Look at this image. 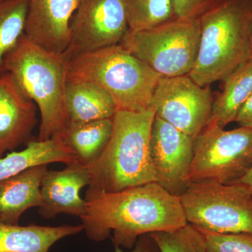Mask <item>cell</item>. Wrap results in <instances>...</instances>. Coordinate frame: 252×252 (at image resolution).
<instances>
[{
  "mask_svg": "<svg viewBox=\"0 0 252 252\" xmlns=\"http://www.w3.org/2000/svg\"><path fill=\"white\" fill-rule=\"evenodd\" d=\"M86 213L81 219L88 238L131 249L141 235L170 231L187 224L180 197L157 182L115 192L88 189Z\"/></svg>",
  "mask_w": 252,
  "mask_h": 252,
  "instance_id": "1",
  "label": "cell"
},
{
  "mask_svg": "<svg viewBox=\"0 0 252 252\" xmlns=\"http://www.w3.org/2000/svg\"><path fill=\"white\" fill-rule=\"evenodd\" d=\"M156 116L152 106L144 112L117 111L108 143L89 165V189L115 192L157 182L149 153L151 130Z\"/></svg>",
  "mask_w": 252,
  "mask_h": 252,
  "instance_id": "2",
  "label": "cell"
},
{
  "mask_svg": "<svg viewBox=\"0 0 252 252\" xmlns=\"http://www.w3.org/2000/svg\"><path fill=\"white\" fill-rule=\"evenodd\" d=\"M199 22L198 56L188 76L206 86L223 81L252 58V0H225Z\"/></svg>",
  "mask_w": 252,
  "mask_h": 252,
  "instance_id": "3",
  "label": "cell"
},
{
  "mask_svg": "<svg viewBox=\"0 0 252 252\" xmlns=\"http://www.w3.org/2000/svg\"><path fill=\"white\" fill-rule=\"evenodd\" d=\"M68 61L31 42L23 35L4 59L10 73L25 94L39 109L38 140L60 136L68 124L64 104Z\"/></svg>",
  "mask_w": 252,
  "mask_h": 252,
  "instance_id": "4",
  "label": "cell"
},
{
  "mask_svg": "<svg viewBox=\"0 0 252 252\" xmlns=\"http://www.w3.org/2000/svg\"><path fill=\"white\" fill-rule=\"evenodd\" d=\"M161 76L120 44L69 60L67 81H85L103 89L117 111L141 112L152 107Z\"/></svg>",
  "mask_w": 252,
  "mask_h": 252,
  "instance_id": "5",
  "label": "cell"
},
{
  "mask_svg": "<svg viewBox=\"0 0 252 252\" xmlns=\"http://www.w3.org/2000/svg\"><path fill=\"white\" fill-rule=\"evenodd\" d=\"M180 200L187 223L198 229L252 236V192L248 186L190 182Z\"/></svg>",
  "mask_w": 252,
  "mask_h": 252,
  "instance_id": "6",
  "label": "cell"
},
{
  "mask_svg": "<svg viewBox=\"0 0 252 252\" xmlns=\"http://www.w3.org/2000/svg\"><path fill=\"white\" fill-rule=\"evenodd\" d=\"M198 21L172 19L150 29L127 31L120 42L162 77L188 75L200 44Z\"/></svg>",
  "mask_w": 252,
  "mask_h": 252,
  "instance_id": "7",
  "label": "cell"
},
{
  "mask_svg": "<svg viewBox=\"0 0 252 252\" xmlns=\"http://www.w3.org/2000/svg\"><path fill=\"white\" fill-rule=\"evenodd\" d=\"M252 167V128L225 130L207 124L194 138L193 157L187 181L236 183Z\"/></svg>",
  "mask_w": 252,
  "mask_h": 252,
  "instance_id": "8",
  "label": "cell"
},
{
  "mask_svg": "<svg viewBox=\"0 0 252 252\" xmlns=\"http://www.w3.org/2000/svg\"><path fill=\"white\" fill-rule=\"evenodd\" d=\"M213 100L209 86L184 75L160 78L152 106L157 117L195 138L210 120Z\"/></svg>",
  "mask_w": 252,
  "mask_h": 252,
  "instance_id": "9",
  "label": "cell"
},
{
  "mask_svg": "<svg viewBox=\"0 0 252 252\" xmlns=\"http://www.w3.org/2000/svg\"><path fill=\"white\" fill-rule=\"evenodd\" d=\"M124 0H80L70 25L68 62L79 55L120 44L128 31Z\"/></svg>",
  "mask_w": 252,
  "mask_h": 252,
  "instance_id": "10",
  "label": "cell"
},
{
  "mask_svg": "<svg viewBox=\"0 0 252 252\" xmlns=\"http://www.w3.org/2000/svg\"><path fill=\"white\" fill-rule=\"evenodd\" d=\"M194 138L155 116L151 130L149 153L157 183L180 197L189 182Z\"/></svg>",
  "mask_w": 252,
  "mask_h": 252,
  "instance_id": "11",
  "label": "cell"
},
{
  "mask_svg": "<svg viewBox=\"0 0 252 252\" xmlns=\"http://www.w3.org/2000/svg\"><path fill=\"white\" fill-rule=\"evenodd\" d=\"M80 0H29L25 35L31 42L56 54L70 43V25Z\"/></svg>",
  "mask_w": 252,
  "mask_h": 252,
  "instance_id": "12",
  "label": "cell"
},
{
  "mask_svg": "<svg viewBox=\"0 0 252 252\" xmlns=\"http://www.w3.org/2000/svg\"><path fill=\"white\" fill-rule=\"evenodd\" d=\"M37 124L36 106L10 73L0 75V158L29 139Z\"/></svg>",
  "mask_w": 252,
  "mask_h": 252,
  "instance_id": "13",
  "label": "cell"
},
{
  "mask_svg": "<svg viewBox=\"0 0 252 252\" xmlns=\"http://www.w3.org/2000/svg\"><path fill=\"white\" fill-rule=\"evenodd\" d=\"M90 184L87 166L80 163L68 165L60 171L48 170L41 182L39 212L46 220L60 214L81 219L86 213V202L80 190Z\"/></svg>",
  "mask_w": 252,
  "mask_h": 252,
  "instance_id": "14",
  "label": "cell"
},
{
  "mask_svg": "<svg viewBox=\"0 0 252 252\" xmlns=\"http://www.w3.org/2000/svg\"><path fill=\"white\" fill-rule=\"evenodd\" d=\"M47 171L48 165H37L0 181V221L19 225L25 211L39 207L41 182Z\"/></svg>",
  "mask_w": 252,
  "mask_h": 252,
  "instance_id": "15",
  "label": "cell"
},
{
  "mask_svg": "<svg viewBox=\"0 0 252 252\" xmlns=\"http://www.w3.org/2000/svg\"><path fill=\"white\" fill-rule=\"evenodd\" d=\"M84 230L82 224L21 226L0 221V252H48L59 240Z\"/></svg>",
  "mask_w": 252,
  "mask_h": 252,
  "instance_id": "16",
  "label": "cell"
},
{
  "mask_svg": "<svg viewBox=\"0 0 252 252\" xmlns=\"http://www.w3.org/2000/svg\"><path fill=\"white\" fill-rule=\"evenodd\" d=\"M53 162H63L67 165L79 163L76 156L60 136L45 141H30L26 149L21 152H11L0 158V181L30 167Z\"/></svg>",
  "mask_w": 252,
  "mask_h": 252,
  "instance_id": "17",
  "label": "cell"
},
{
  "mask_svg": "<svg viewBox=\"0 0 252 252\" xmlns=\"http://www.w3.org/2000/svg\"><path fill=\"white\" fill-rule=\"evenodd\" d=\"M64 104L68 123L112 119L117 112L110 96L89 81H67Z\"/></svg>",
  "mask_w": 252,
  "mask_h": 252,
  "instance_id": "18",
  "label": "cell"
},
{
  "mask_svg": "<svg viewBox=\"0 0 252 252\" xmlns=\"http://www.w3.org/2000/svg\"><path fill=\"white\" fill-rule=\"evenodd\" d=\"M223 88L213 100L207 124L224 127L236 122L239 112L252 94V58L223 79Z\"/></svg>",
  "mask_w": 252,
  "mask_h": 252,
  "instance_id": "19",
  "label": "cell"
},
{
  "mask_svg": "<svg viewBox=\"0 0 252 252\" xmlns=\"http://www.w3.org/2000/svg\"><path fill=\"white\" fill-rule=\"evenodd\" d=\"M112 119L68 123L60 137L81 165L95 161L108 143L113 130Z\"/></svg>",
  "mask_w": 252,
  "mask_h": 252,
  "instance_id": "20",
  "label": "cell"
},
{
  "mask_svg": "<svg viewBox=\"0 0 252 252\" xmlns=\"http://www.w3.org/2000/svg\"><path fill=\"white\" fill-rule=\"evenodd\" d=\"M29 0L0 1V75L4 59L25 34Z\"/></svg>",
  "mask_w": 252,
  "mask_h": 252,
  "instance_id": "21",
  "label": "cell"
},
{
  "mask_svg": "<svg viewBox=\"0 0 252 252\" xmlns=\"http://www.w3.org/2000/svg\"><path fill=\"white\" fill-rule=\"evenodd\" d=\"M131 31L150 29L173 19L172 0H124Z\"/></svg>",
  "mask_w": 252,
  "mask_h": 252,
  "instance_id": "22",
  "label": "cell"
},
{
  "mask_svg": "<svg viewBox=\"0 0 252 252\" xmlns=\"http://www.w3.org/2000/svg\"><path fill=\"white\" fill-rule=\"evenodd\" d=\"M149 234L160 252H206L203 233L189 223L177 229Z\"/></svg>",
  "mask_w": 252,
  "mask_h": 252,
  "instance_id": "23",
  "label": "cell"
},
{
  "mask_svg": "<svg viewBox=\"0 0 252 252\" xmlns=\"http://www.w3.org/2000/svg\"><path fill=\"white\" fill-rule=\"evenodd\" d=\"M199 230L205 237L206 252H252V235Z\"/></svg>",
  "mask_w": 252,
  "mask_h": 252,
  "instance_id": "24",
  "label": "cell"
},
{
  "mask_svg": "<svg viewBox=\"0 0 252 252\" xmlns=\"http://www.w3.org/2000/svg\"><path fill=\"white\" fill-rule=\"evenodd\" d=\"M225 0H172L174 19L198 21Z\"/></svg>",
  "mask_w": 252,
  "mask_h": 252,
  "instance_id": "25",
  "label": "cell"
},
{
  "mask_svg": "<svg viewBox=\"0 0 252 252\" xmlns=\"http://www.w3.org/2000/svg\"><path fill=\"white\" fill-rule=\"evenodd\" d=\"M115 252H124L119 247H115ZM130 252H160L157 244L150 234H145L139 237L133 250Z\"/></svg>",
  "mask_w": 252,
  "mask_h": 252,
  "instance_id": "26",
  "label": "cell"
},
{
  "mask_svg": "<svg viewBox=\"0 0 252 252\" xmlns=\"http://www.w3.org/2000/svg\"><path fill=\"white\" fill-rule=\"evenodd\" d=\"M235 122L240 126L252 128V94L239 112Z\"/></svg>",
  "mask_w": 252,
  "mask_h": 252,
  "instance_id": "27",
  "label": "cell"
},
{
  "mask_svg": "<svg viewBox=\"0 0 252 252\" xmlns=\"http://www.w3.org/2000/svg\"><path fill=\"white\" fill-rule=\"evenodd\" d=\"M236 183H242L243 185L248 186L249 188L251 189L252 192V167L250 169V171Z\"/></svg>",
  "mask_w": 252,
  "mask_h": 252,
  "instance_id": "28",
  "label": "cell"
},
{
  "mask_svg": "<svg viewBox=\"0 0 252 252\" xmlns=\"http://www.w3.org/2000/svg\"><path fill=\"white\" fill-rule=\"evenodd\" d=\"M251 54L252 58V34H251Z\"/></svg>",
  "mask_w": 252,
  "mask_h": 252,
  "instance_id": "29",
  "label": "cell"
},
{
  "mask_svg": "<svg viewBox=\"0 0 252 252\" xmlns=\"http://www.w3.org/2000/svg\"><path fill=\"white\" fill-rule=\"evenodd\" d=\"M0 1H1V0H0Z\"/></svg>",
  "mask_w": 252,
  "mask_h": 252,
  "instance_id": "30",
  "label": "cell"
}]
</instances>
